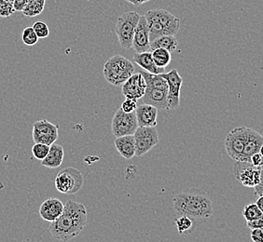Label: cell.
Segmentation results:
<instances>
[{
	"mask_svg": "<svg viewBox=\"0 0 263 242\" xmlns=\"http://www.w3.org/2000/svg\"><path fill=\"white\" fill-rule=\"evenodd\" d=\"M136 141V156H144L157 146L160 141L156 127H138L134 133Z\"/></svg>",
	"mask_w": 263,
	"mask_h": 242,
	"instance_id": "10",
	"label": "cell"
},
{
	"mask_svg": "<svg viewBox=\"0 0 263 242\" xmlns=\"http://www.w3.org/2000/svg\"><path fill=\"white\" fill-rule=\"evenodd\" d=\"M7 1H9L10 3H13V1H14V0H7Z\"/></svg>",
	"mask_w": 263,
	"mask_h": 242,
	"instance_id": "40",
	"label": "cell"
},
{
	"mask_svg": "<svg viewBox=\"0 0 263 242\" xmlns=\"http://www.w3.org/2000/svg\"><path fill=\"white\" fill-rule=\"evenodd\" d=\"M262 214V212L259 210V208L257 206L256 203L248 204L243 208V216L247 220V222L254 221L261 216Z\"/></svg>",
	"mask_w": 263,
	"mask_h": 242,
	"instance_id": "26",
	"label": "cell"
},
{
	"mask_svg": "<svg viewBox=\"0 0 263 242\" xmlns=\"http://www.w3.org/2000/svg\"><path fill=\"white\" fill-rule=\"evenodd\" d=\"M22 39L26 46H34L37 43L39 36L35 34L33 26H28L24 29Z\"/></svg>",
	"mask_w": 263,
	"mask_h": 242,
	"instance_id": "28",
	"label": "cell"
},
{
	"mask_svg": "<svg viewBox=\"0 0 263 242\" xmlns=\"http://www.w3.org/2000/svg\"><path fill=\"white\" fill-rule=\"evenodd\" d=\"M133 60L140 66L143 70L147 71L151 74L161 75L165 71V68L156 66L152 58V51H145L140 53L137 52L133 57Z\"/></svg>",
	"mask_w": 263,
	"mask_h": 242,
	"instance_id": "19",
	"label": "cell"
},
{
	"mask_svg": "<svg viewBox=\"0 0 263 242\" xmlns=\"http://www.w3.org/2000/svg\"><path fill=\"white\" fill-rule=\"evenodd\" d=\"M137 100H133V99H127L123 102L121 106V109L125 113H132L137 110Z\"/></svg>",
	"mask_w": 263,
	"mask_h": 242,
	"instance_id": "31",
	"label": "cell"
},
{
	"mask_svg": "<svg viewBox=\"0 0 263 242\" xmlns=\"http://www.w3.org/2000/svg\"><path fill=\"white\" fill-rule=\"evenodd\" d=\"M145 17L148 25L151 42L161 35H176L180 28V20L162 9L148 10Z\"/></svg>",
	"mask_w": 263,
	"mask_h": 242,
	"instance_id": "3",
	"label": "cell"
},
{
	"mask_svg": "<svg viewBox=\"0 0 263 242\" xmlns=\"http://www.w3.org/2000/svg\"><path fill=\"white\" fill-rule=\"evenodd\" d=\"M147 82V89L142 97L143 104L152 105L160 109L167 110L168 83L161 75L151 74L147 71H140Z\"/></svg>",
	"mask_w": 263,
	"mask_h": 242,
	"instance_id": "4",
	"label": "cell"
},
{
	"mask_svg": "<svg viewBox=\"0 0 263 242\" xmlns=\"http://www.w3.org/2000/svg\"><path fill=\"white\" fill-rule=\"evenodd\" d=\"M263 145V136L253 129H248V136L243 148V156L240 162H250V157L255 153L259 152L260 147Z\"/></svg>",
	"mask_w": 263,
	"mask_h": 242,
	"instance_id": "17",
	"label": "cell"
},
{
	"mask_svg": "<svg viewBox=\"0 0 263 242\" xmlns=\"http://www.w3.org/2000/svg\"><path fill=\"white\" fill-rule=\"evenodd\" d=\"M15 12L13 3L7 0H0V18H7Z\"/></svg>",
	"mask_w": 263,
	"mask_h": 242,
	"instance_id": "30",
	"label": "cell"
},
{
	"mask_svg": "<svg viewBox=\"0 0 263 242\" xmlns=\"http://www.w3.org/2000/svg\"><path fill=\"white\" fill-rule=\"evenodd\" d=\"M251 240L254 242H263V227L251 229Z\"/></svg>",
	"mask_w": 263,
	"mask_h": 242,
	"instance_id": "32",
	"label": "cell"
},
{
	"mask_svg": "<svg viewBox=\"0 0 263 242\" xmlns=\"http://www.w3.org/2000/svg\"><path fill=\"white\" fill-rule=\"evenodd\" d=\"M58 129L57 125L47 119L35 121L32 131L33 141L51 146L58 139Z\"/></svg>",
	"mask_w": 263,
	"mask_h": 242,
	"instance_id": "13",
	"label": "cell"
},
{
	"mask_svg": "<svg viewBox=\"0 0 263 242\" xmlns=\"http://www.w3.org/2000/svg\"><path fill=\"white\" fill-rule=\"evenodd\" d=\"M175 226L179 235H189V234H192L196 229L198 224L192 217L187 215H180L176 219Z\"/></svg>",
	"mask_w": 263,
	"mask_h": 242,
	"instance_id": "23",
	"label": "cell"
},
{
	"mask_svg": "<svg viewBox=\"0 0 263 242\" xmlns=\"http://www.w3.org/2000/svg\"><path fill=\"white\" fill-rule=\"evenodd\" d=\"M250 163L256 167H262L263 166V156L258 152L255 153L254 155L250 157Z\"/></svg>",
	"mask_w": 263,
	"mask_h": 242,
	"instance_id": "33",
	"label": "cell"
},
{
	"mask_svg": "<svg viewBox=\"0 0 263 242\" xmlns=\"http://www.w3.org/2000/svg\"><path fill=\"white\" fill-rule=\"evenodd\" d=\"M162 76L168 83L167 110L177 109L180 106V91L182 88L183 78L177 69H173L168 73L164 72Z\"/></svg>",
	"mask_w": 263,
	"mask_h": 242,
	"instance_id": "11",
	"label": "cell"
},
{
	"mask_svg": "<svg viewBox=\"0 0 263 242\" xmlns=\"http://www.w3.org/2000/svg\"><path fill=\"white\" fill-rule=\"evenodd\" d=\"M254 191L258 197L263 196V169H261V173H260V181L256 187H254Z\"/></svg>",
	"mask_w": 263,
	"mask_h": 242,
	"instance_id": "35",
	"label": "cell"
},
{
	"mask_svg": "<svg viewBox=\"0 0 263 242\" xmlns=\"http://www.w3.org/2000/svg\"><path fill=\"white\" fill-rule=\"evenodd\" d=\"M28 0H14L13 1V7L15 11H23Z\"/></svg>",
	"mask_w": 263,
	"mask_h": 242,
	"instance_id": "36",
	"label": "cell"
},
{
	"mask_svg": "<svg viewBox=\"0 0 263 242\" xmlns=\"http://www.w3.org/2000/svg\"><path fill=\"white\" fill-rule=\"evenodd\" d=\"M132 48L137 53L151 51V38H149V30L147 25V19L145 15L141 16L137 24V28L135 31L133 46Z\"/></svg>",
	"mask_w": 263,
	"mask_h": 242,
	"instance_id": "15",
	"label": "cell"
},
{
	"mask_svg": "<svg viewBox=\"0 0 263 242\" xmlns=\"http://www.w3.org/2000/svg\"><path fill=\"white\" fill-rule=\"evenodd\" d=\"M259 153H260V154H261V155L263 156V145L261 146V147H260V149H259Z\"/></svg>",
	"mask_w": 263,
	"mask_h": 242,
	"instance_id": "39",
	"label": "cell"
},
{
	"mask_svg": "<svg viewBox=\"0 0 263 242\" xmlns=\"http://www.w3.org/2000/svg\"><path fill=\"white\" fill-rule=\"evenodd\" d=\"M141 15L137 11H126L118 18L116 23L117 37L123 49H132L133 39L137 24Z\"/></svg>",
	"mask_w": 263,
	"mask_h": 242,
	"instance_id": "6",
	"label": "cell"
},
{
	"mask_svg": "<svg viewBox=\"0 0 263 242\" xmlns=\"http://www.w3.org/2000/svg\"><path fill=\"white\" fill-rule=\"evenodd\" d=\"M128 3H130L132 5L134 6H141L145 3H147L148 1H152V0H125Z\"/></svg>",
	"mask_w": 263,
	"mask_h": 242,
	"instance_id": "37",
	"label": "cell"
},
{
	"mask_svg": "<svg viewBox=\"0 0 263 242\" xmlns=\"http://www.w3.org/2000/svg\"><path fill=\"white\" fill-rule=\"evenodd\" d=\"M47 0H28L24 10L22 11L24 15L33 18L42 13L45 8Z\"/></svg>",
	"mask_w": 263,
	"mask_h": 242,
	"instance_id": "24",
	"label": "cell"
},
{
	"mask_svg": "<svg viewBox=\"0 0 263 242\" xmlns=\"http://www.w3.org/2000/svg\"><path fill=\"white\" fill-rule=\"evenodd\" d=\"M87 224V210L82 203L68 200L64 212L49 226V231L57 240L68 241L77 237Z\"/></svg>",
	"mask_w": 263,
	"mask_h": 242,
	"instance_id": "1",
	"label": "cell"
},
{
	"mask_svg": "<svg viewBox=\"0 0 263 242\" xmlns=\"http://www.w3.org/2000/svg\"><path fill=\"white\" fill-rule=\"evenodd\" d=\"M103 73L107 83L112 86H122L135 74V66L131 60L122 55H115L106 60Z\"/></svg>",
	"mask_w": 263,
	"mask_h": 242,
	"instance_id": "5",
	"label": "cell"
},
{
	"mask_svg": "<svg viewBox=\"0 0 263 242\" xmlns=\"http://www.w3.org/2000/svg\"><path fill=\"white\" fill-rule=\"evenodd\" d=\"M115 147L119 154L125 159H131L136 156V141L133 135L116 137Z\"/></svg>",
	"mask_w": 263,
	"mask_h": 242,
	"instance_id": "20",
	"label": "cell"
},
{
	"mask_svg": "<svg viewBox=\"0 0 263 242\" xmlns=\"http://www.w3.org/2000/svg\"><path fill=\"white\" fill-rule=\"evenodd\" d=\"M247 127H237L230 131L225 139V149L230 157L240 162L243 156V148L248 136Z\"/></svg>",
	"mask_w": 263,
	"mask_h": 242,
	"instance_id": "8",
	"label": "cell"
},
{
	"mask_svg": "<svg viewBox=\"0 0 263 242\" xmlns=\"http://www.w3.org/2000/svg\"><path fill=\"white\" fill-rule=\"evenodd\" d=\"M65 209V204L58 198L51 197L46 199L40 208V215L47 222H53L61 215Z\"/></svg>",
	"mask_w": 263,
	"mask_h": 242,
	"instance_id": "16",
	"label": "cell"
},
{
	"mask_svg": "<svg viewBox=\"0 0 263 242\" xmlns=\"http://www.w3.org/2000/svg\"><path fill=\"white\" fill-rule=\"evenodd\" d=\"M247 223H248V228H250V229L263 227V214L261 216L259 217V218H258V219H256V220H254V221H250V222Z\"/></svg>",
	"mask_w": 263,
	"mask_h": 242,
	"instance_id": "34",
	"label": "cell"
},
{
	"mask_svg": "<svg viewBox=\"0 0 263 242\" xmlns=\"http://www.w3.org/2000/svg\"><path fill=\"white\" fill-rule=\"evenodd\" d=\"M50 148L51 146L41 143H35V145L32 147V154L37 160H43L50 151Z\"/></svg>",
	"mask_w": 263,
	"mask_h": 242,
	"instance_id": "27",
	"label": "cell"
},
{
	"mask_svg": "<svg viewBox=\"0 0 263 242\" xmlns=\"http://www.w3.org/2000/svg\"><path fill=\"white\" fill-rule=\"evenodd\" d=\"M261 167H256L250 162H236L234 165V175L243 187H255L260 181Z\"/></svg>",
	"mask_w": 263,
	"mask_h": 242,
	"instance_id": "12",
	"label": "cell"
},
{
	"mask_svg": "<svg viewBox=\"0 0 263 242\" xmlns=\"http://www.w3.org/2000/svg\"><path fill=\"white\" fill-rule=\"evenodd\" d=\"M122 94L127 99L139 100L145 94L147 82L140 72L134 74L122 85Z\"/></svg>",
	"mask_w": 263,
	"mask_h": 242,
	"instance_id": "14",
	"label": "cell"
},
{
	"mask_svg": "<svg viewBox=\"0 0 263 242\" xmlns=\"http://www.w3.org/2000/svg\"><path fill=\"white\" fill-rule=\"evenodd\" d=\"M256 204H257V206L259 208V210H260L263 213V196H259V197H258L257 201H256Z\"/></svg>",
	"mask_w": 263,
	"mask_h": 242,
	"instance_id": "38",
	"label": "cell"
},
{
	"mask_svg": "<svg viewBox=\"0 0 263 242\" xmlns=\"http://www.w3.org/2000/svg\"><path fill=\"white\" fill-rule=\"evenodd\" d=\"M137 122L139 127H156L157 126L158 108L152 105L143 104L137 106Z\"/></svg>",
	"mask_w": 263,
	"mask_h": 242,
	"instance_id": "18",
	"label": "cell"
},
{
	"mask_svg": "<svg viewBox=\"0 0 263 242\" xmlns=\"http://www.w3.org/2000/svg\"><path fill=\"white\" fill-rule=\"evenodd\" d=\"M175 212L178 215L192 217L198 226L206 222L213 214V203L203 192L190 189L181 192L173 198Z\"/></svg>",
	"mask_w": 263,
	"mask_h": 242,
	"instance_id": "2",
	"label": "cell"
},
{
	"mask_svg": "<svg viewBox=\"0 0 263 242\" xmlns=\"http://www.w3.org/2000/svg\"><path fill=\"white\" fill-rule=\"evenodd\" d=\"M136 111L125 113L120 108L112 119V132L115 137L133 135L138 128Z\"/></svg>",
	"mask_w": 263,
	"mask_h": 242,
	"instance_id": "9",
	"label": "cell"
},
{
	"mask_svg": "<svg viewBox=\"0 0 263 242\" xmlns=\"http://www.w3.org/2000/svg\"><path fill=\"white\" fill-rule=\"evenodd\" d=\"M65 156L64 148L60 145L52 144L50 151L43 160H41L42 166L49 169H56L61 166Z\"/></svg>",
	"mask_w": 263,
	"mask_h": 242,
	"instance_id": "21",
	"label": "cell"
},
{
	"mask_svg": "<svg viewBox=\"0 0 263 242\" xmlns=\"http://www.w3.org/2000/svg\"><path fill=\"white\" fill-rule=\"evenodd\" d=\"M152 53L154 63L159 67L165 68L171 63V52L166 49L158 48L153 50Z\"/></svg>",
	"mask_w": 263,
	"mask_h": 242,
	"instance_id": "25",
	"label": "cell"
},
{
	"mask_svg": "<svg viewBox=\"0 0 263 242\" xmlns=\"http://www.w3.org/2000/svg\"><path fill=\"white\" fill-rule=\"evenodd\" d=\"M177 45H178V42L175 35H161L151 42V51L158 48H163L172 53L177 50Z\"/></svg>",
	"mask_w": 263,
	"mask_h": 242,
	"instance_id": "22",
	"label": "cell"
},
{
	"mask_svg": "<svg viewBox=\"0 0 263 242\" xmlns=\"http://www.w3.org/2000/svg\"><path fill=\"white\" fill-rule=\"evenodd\" d=\"M55 187L62 194H76L83 186L84 179L78 169L74 167H66L58 172L55 178Z\"/></svg>",
	"mask_w": 263,
	"mask_h": 242,
	"instance_id": "7",
	"label": "cell"
},
{
	"mask_svg": "<svg viewBox=\"0 0 263 242\" xmlns=\"http://www.w3.org/2000/svg\"><path fill=\"white\" fill-rule=\"evenodd\" d=\"M33 28L35 30V34L39 36V38H46L50 35V28L48 25L44 22H35L33 25Z\"/></svg>",
	"mask_w": 263,
	"mask_h": 242,
	"instance_id": "29",
	"label": "cell"
}]
</instances>
